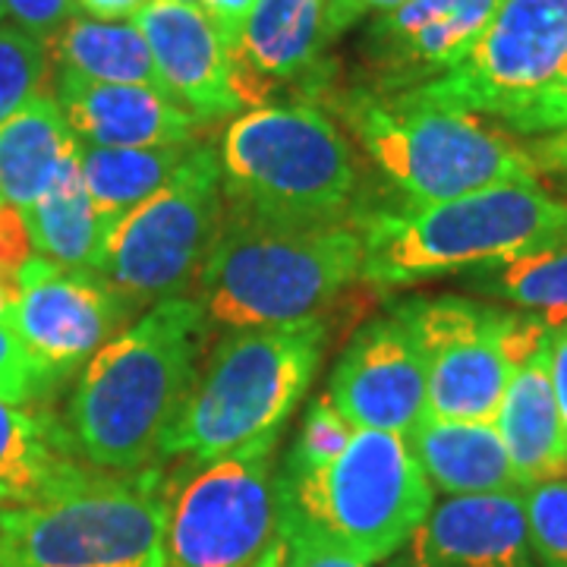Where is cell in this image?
<instances>
[{"label": "cell", "mask_w": 567, "mask_h": 567, "mask_svg": "<svg viewBox=\"0 0 567 567\" xmlns=\"http://www.w3.org/2000/svg\"><path fill=\"white\" fill-rule=\"evenodd\" d=\"M435 507L406 435L357 429L322 470L275 476V520H290L372 567L394 558Z\"/></svg>", "instance_id": "5"}, {"label": "cell", "mask_w": 567, "mask_h": 567, "mask_svg": "<svg viewBox=\"0 0 567 567\" xmlns=\"http://www.w3.org/2000/svg\"><path fill=\"white\" fill-rule=\"evenodd\" d=\"M350 133L406 196V205L457 199L498 183L539 181L527 145L480 114L435 107L410 92L357 89L341 102Z\"/></svg>", "instance_id": "6"}, {"label": "cell", "mask_w": 567, "mask_h": 567, "mask_svg": "<svg viewBox=\"0 0 567 567\" xmlns=\"http://www.w3.org/2000/svg\"><path fill=\"white\" fill-rule=\"evenodd\" d=\"M357 425L347 420L338 406L331 404V398L322 394L316 398L309 410H306L303 425L297 432V442L290 447V457L284 464L281 473H312V470H322L328 466L353 439Z\"/></svg>", "instance_id": "29"}, {"label": "cell", "mask_w": 567, "mask_h": 567, "mask_svg": "<svg viewBox=\"0 0 567 567\" xmlns=\"http://www.w3.org/2000/svg\"><path fill=\"white\" fill-rule=\"evenodd\" d=\"M177 3H193V7H199V0H177Z\"/></svg>", "instance_id": "43"}, {"label": "cell", "mask_w": 567, "mask_h": 567, "mask_svg": "<svg viewBox=\"0 0 567 567\" xmlns=\"http://www.w3.org/2000/svg\"><path fill=\"white\" fill-rule=\"evenodd\" d=\"M464 284L480 297L543 316L551 328L567 322V246L470 268Z\"/></svg>", "instance_id": "27"}, {"label": "cell", "mask_w": 567, "mask_h": 567, "mask_svg": "<svg viewBox=\"0 0 567 567\" xmlns=\"http://www.w3.org/2000/svg\"><path fill=\"white\" fill-rule=\"evenodd\" d=\"M429 360V416L495 423L511 375L543 344L551 324L536 312H507L464 297L394 306Z\"/></svg>", "instance_id": "10"}, {"label": "cell", "mask_w": 567, "mask_h": 567, "mask_svg": "<svg viewBox=\"0 0 567 567\" xmlns=\"http://www.w3.org/2000/svg\"><path fill=\"white\" fill-rule=\"evenodd\" d=\"M3 13L13 17V25L41 44L58 35L73 17H80L76 0H3Z\"/></svg>", "instance_id": "34"}, {"label": "cell", "mask_w": 567, "mask_h": 567, "mask_svg": "<svg viewBox=\"0 0 567 567\" xmlns=\"http://www.w3.org/2000/svg\"><path fill=\"white\" fill-rule=\"evenodd\" d=\"M0 567H7L3 565V505H0Z\"/></svg>", "instance_id": "42"}, {"label": "cell", "mask_w": 567, "mask_h": 567, "mask_svg": "<svg viewBox=\"0 0 567 567\" xmlns=\"http://www.w3.org/2000/svg\"><path fill=\"white\" fill-rule=\"evenodd\" d=\"M227 208L268 221H341L357 164L331 117L312 104H259L221 142Z\"/></svg>", "instance_id": "7"}, {"label": "cell", "mask_w": 567, "mask_h": 567, "mask_svg": "<svg viewBox=\"0 0 567 567\" xmlns=\"http://www.w3.org/2000/svg\"><path fill=\"white\" fill-rule=\"evenodd\" d=\"M35 256V246L29 237V227L20 208L0 199V281L17 293L22 268Z\"/></svg>", "instance_id": "35"}, {"label": "cell", "mask_w": 567, "mask_h": 567, "mask_svg": "<svg viewBox=\"0 0 567 567\" xmlns=\"http://www.w3.org/2000/svg\"><path fill=\"white\" fill-rule=\"evenodd\" d=\"M13 303H17V293L0 281V322L10 324V316H13Z\"/></svg>", "instance_id": "41"}, {"label": "cell", "mask_w": 567, "mask_h": 567, "mask_svg": "<svg viewBox=\"0 0 567 567\" xmlns=\"http://www.w3.org/2000/svg\"><path fill=\"white\" fill-rule=\"evenodd\" d=\"M527 152L533 155L539 171H548V174H555V177H561L567 183V130L533 140L527 145Z\"/></svg>", "instance_id": "38"}, {"label": "cell", "mask_w": 567, "mask_h": 567, "mask_svg": "<svg viewBox=\"0 0 567 567\" xmlns=\"http://www.w3.org/2000/svg\"><path fill=\"white\" fill-rule=\"evenodd\" d=\"M567 63V0H505L464 61L406 89L435 107L505 117Z\"/></svg>", "instance_id": "12"}, {"label": "cell", "mask_w": 567, "mask_h": 567, "mask_svg": "<svg viewBox=\"0 0 567 567\" xmlns=\"http://www.w3.org/2000/svg\"><path fill=\"white\" fill-rule=\"evenodd\" d=\"M3 17H7V13H3V0H0V20H3Z\"/></svg>", "instance_id": "44"}, {"label": "cell", "mask_w": 567, "mask_h": 567, "mask_svg": "<svg viewBox=\"0 0 567 567\" xmlns=\"http://www.w3.org/2000/svg\"><path fill=\"white\" fill-rule=\"evenodd\" d=\"M529 548L539 567H567V476L524 488Z\"/></svg>", "instance_id": "30"}, {"label": "cell", "mask_w": 567, "mask_h": 567, "mask_svg": "<svg viewBox=\"0 0 567 567\" xmlns=\"http://www.w3.org/2000/svg\"><path fill=\"white\" fill-rule=\"evenodd\" d=\"M133 22L148 41L171 102L181 104L199 123L244 111L230 54L199 7L152 0Z\"/></svg>", "instance_id": "16"}, {"label": "cell", "mask_w": 567, "mask_h": 567, "mask_svg": "<svg viewBox=\"0 0 567 567\" xmlns=\"http://www.w3.org/2000/svg\"><path fill=\"white\" fill-rule=\"evenodd\" d=\"M104 470L80 464L66 432L32 404L0 401V505L48 502Z\"/></svg>", "instance_id": "20"}, {"label": "cell", "mask_w": 567, "mask_h": 567, "mask_svg": "<svg viewBox=\"0 0 567 567\" xmlns=\"http://www.w3.org/2000/svg\"><path fill=\"white\" fill-rule=\"evenodd\" d=\"M80 152L54 92L22 104L0 123V199L25 212Z\"/></svg>", "instance_id": "23"}, {"label": "cell", "mask_w": 567, "mask_h": 567, "mask_svg": "<svg viewBox=\"0 0 567 567\" xmlns=\"http://www.w3.org/2000/svg\"><path fill=\"white\" fill-rule=\"evenodd\" d=\"M205 319L199 300L171 297L145 309L85 363L63 423L85 464L136 473L162 457L196 382Z\"/></svg>", "instance_id": "1"}, {"label": "cell", "mask_w": 567, "mask_h": 567, "mask_svg": "<svg viewBox=\"0 0 567 567\" xmlns=\"http://www.w3.org/2000/svg\"><path fill=\"white\" fill-rule=\"evenodd\" d=\"M196 142L152 148H89L80 145L82 183L104 221L117 224L177 174Z\"/></svg>", "instance_id": "26"}, {"label": "cell", "mask_w": 567, "mask_h": 567, "mask_svg": "<svg viewBox=\"0 0 567 567\" xmlns=\"http://www.w3.org/2000/svg\"><path fill=\"white\" fill-rule=\"evenodd\" d=\"M54 99L73 136L89 148H152L196 142L199 121L145 85L82 80L54 70Z\"/></svg>", "instance_id": "18"}, {"label": "cell", "mask_w": 567, "mask_h": 567, "mask_svg": "<svg viewBox=\"0 0 567 567\" xmlns=\"http://www.w3.org/2000/svg\"><path fill=\"white\" fill-rule=\"evenodd\" d=\"M548 353H551V388H555V401L561 410V423H565L567 435V322L551 328Z\"/></svg>", "instance_id": "40"}, {"label": "cell", "mask_w": 567, "mask_h": 567, "mask_svg": "<svg viewBox=\"0 0 567 567\" xmlns=\"http://www.w3.org/2000/svg\"><path fill=\"white\" fill-rule=\"evenodd\" d=\"M360 237V278L394 290L567 246V203L539 181L498 183L457 199L379 212Z\"/></svg>", "instance_id": "3"}, {"label": "cell", "mask_w": 567, "mask_h": 567, "mask_svg": "<svg viewBox=\"0 0 567 567\" xmlns=\"http://www.w3.org/2000/svg\"><path fill=\"white\" fill-rule=\"evenodd\" d=\"M502 123L511 133L529 136V140H539V136H551V133L567 130V63L558 70V76L548 82L546 89H539L529 102L505 114Z\"/></svg>", "instance_id": "32"}, {"label": "cell", "mask_w": 567, "mask_h": 567, "mask_svg": "<svg viewBox=\"0 0 567 567\" xmlns=\"http://www.w3.org/2000/svg\"><path fill=\"white\" fill-rule=\"evenodd\" d=\"M401 567H539L529 548L524 492L461 495L432 507Z\"/></svg>", "instance_id": "17"}, {"label": "cell", "mask_w": 567, "mask_h": 567, "mask_svg": "<svg viewBox=\"0 0 567 567\" xmlns=\"http://www.w3.org/2000/svg\"><path fill=\"white\" fill-rule=\"evenodd\" d=\"M505 0H406L369 29L379 92H406L464 61Z\"/></svg>", "instance_id": "15"}, {"label": "cell", "mask_w": 567, "mask_h": 567, "mask_svg": "<svg viewBox=\"0 0 567 567\" xmlns=\"http://www.w3.org/2000/svg\"><path fill=\"white\" fill-rule=\"evenodd\" d=\"M406 442L435 492L447 498L520 492L495 423L429 416L410 429Z\"/></svg>", "instance_id": "22"}, {"label": "cell", "mask_w": 567, "mask_h": 567, "mask_svg": "<svg viewBox=\"0 0 567 567\" xmlns=\"http://www.w3.org/2000/svg\"><path fill=\"white\" fill-rule=\"evenodd\" d=\"M328 44V0H259L230 54L244 104L262 102L271 85L319 80Z\"/></svg>", "instance_id": "19"}, {"label": "cell", "mask_w": 567, "mask_h": 567, "mask_svg": "<svg viewBox=\"0 0 567 567\" xmlns=\"http://www.w3.org/2000/svg\"><path fill=\"white\" fill-rule=\"evenodd\" d=\"M61 375H54L39 357L25 347L17 328L0 322V401L35 404Z\"/></svg>", "instance_id": "31"}, {"label": "cell", "mask_w": 567, "mask_h": 567, "mask_svg": "<svg viewBox=\"0 0 567 567\" xmlns=\"http://www.w3.org/2000/svg\"><path fill=\"white\" fill-rule=\"evenodd\" d=\"M35 256L48 262L102 275L104 249L114 224L104 221L95 208L80 171V152L63 164L54 183L41 193L35 205L22 212Z\"/></svg>", "instance_id": "24"}, {"label": "cell", "mask_w": 567, "mask_h": 567, "mask_svg": "<svg viewBox=\"0 0 567 567\" xmlns=\"http://www.w3.org/2000/svg\"><path fill=\"white\" fill-rule=\"evenodd\" d=\"M275 536L281 539L284 548L281 567H363L353 558H347L344 551L328 546L316 533L297 527L290 520H275Z\"/></svg>", "instance_id": "33"}, {"label": "cell", "mask_w": 567, "mask_h": 567, "mask_svg": "<svg viewBox=\"0 0 567 567\" xmlns=\"http://www.w3.org/2000/svg\"><path fill=\"white\" fill-rule=\"evenodd\" d=\"M360 271L363 237L344 221H268L227 208L199 271V303L230 331L306 322Z\"/></svg>", "instance_id": "2"}, {"label": "cell", "mask_w": 567, "mask_h": 567, "mask_svg": "<svg viewBox=\"0 0 567 567\" xmlns=\"http://www.w3.org/2000/svg\"><path fill=\"white\" fill-rule=\"evenodd\" d=\"M152 0H76V13L102 22H133Z\"/></svg>", "instance_id": "39"}, {"label": "cell", "mask_w": 567, "mask_h": 567, "mask_svg": "<svg viewBox=\"0 0 567 567\" xmlns=\"http://www.w3.org/2000/svg\"><path fill=\"white\" fill-rule=\"evenodd\" d=\"M406 0H328V35L338 39L353 22H360L365 13H388L398 10Z\"/></svg>", "instance_id": "37"}, {"label": "cell", "mask_w": 567, "mask_h": 567, "mask_svg": "<svg viewBox=\"0 0 567 567\" xmlns=\"http://www.w3.org/2000/svg\"><path fill=\"white\" fill-rule=\"evenodd\" d=\"M7 567H167L152 480L107 473L48 502L3 507Z\"/></svg>", "instance_id": "8"}, {"label": "cell", "mask_w": 567, "mask_h": 567, "mask_svg": "<svg viewBox=\"0 0 567 567\" xmlns=\"http://www.w3.org/2000/svg\"><path fill=\"white\" fill-rule=\"evenodd\" d=\"M548 344L551 331L533 350L527 363L511 375L502 410L495 416L520 492L536 483L567 476V435L551 388Z\"/></svg>", "instance_id": "21"}, {"label": "cell", "mask_w": 567, "mask_h": 567, "mask_svg": "<svg viewBox=\"0 0 567 567\" xmlns=\"http://www.w3.org/2000/svg\"><path fill=\"white\" fill-rule=\"evenodd\" d=\"M54 63L48 48L17 25H0V123L22 104L51 92Z\"/></svg>", "instance_id": "28"}, {"label": "cell", "mask_w": 567, "mask_h": 567, "mask_svg": "<svg viewBox=\"0 0 567 567\" xmlns=\"http://www.w3.org/2000/svg\"><path fill=\"white\" fill-rule=\"evenodd\" d=\"M324 344L322 319L230 331L189 388L162 457L208 464L271 454L322 365Z\"/></svg>", "instance_id": "4"}, {"label": "cell", "mask_w": 567, "mask_h": 567, "mask_svg": "<svg viewBox=\"0 0 567 567\" xmlns=\"http://www.w3.org/2000/svg\"><path fill=\"white\" fill-rule=\"evenodd\" d=\"M162 505L167 567H259L275 539L271 454L196 466Z\"/></svg>", "instance_id": "11"}, {"label": "cell", "mask_w": 567, "mask_h": 567, "mask_svg": "<svg viewBox=\"0 0 567 567\" xmlns=\"http://www.w3.org/2000/svg\"><path fill=\"white\" fill-rule=\"evenodd\" d=\"M130 319L133 309L102 275L32 256L17 284L10 324L54 375H66L130 328Z\"/></svg>", "instance_id": "13"}, {"label": "cell", "mask_w": 567, "mask_h": 567, "mask_svg": "<svg viewBox=\"0 0 567 567\" xmlns=\"http://www.w3.org/2000/svg\"><path fill=\"white\" fill-rule=\"evenodd\" d=\"M256 3L259 0H199V10L218 29L227 54H234V48H237V41L244 35L246 22L252 17Z\"/></svg>", "instance_id": "36"}, {"label": "cell", "mask_w": 567, "mask_h": 567, "mask_svg": "<svg viewBox=\"0 0 567 567\" xmlns=\"http://www.w3.org/2000/svg\"><path fill=\"white\" fill-rule=\"evenodd\" d=\"M324 394L357 429L410 435L425 416L429 360L398 309L353 334Z\"/></svg>", "instance_id": "14"}, {"label": "cell", "mask_w": 567, "mask_h": 567, "mask_svg": "<svg viewBox=\"0 0 567 567\" xmlns=\"http://www.w3.org/2000/svg\"><path fill=\"white\" fill-rule=\"evenodd\" d=\"M54 70L76 73L82 80L145 85L164 92L155 58L136 22H102L73 17L58 35L44 41ZM167 95V92H164Z\"/></svg>", "instance_id": "25"}, {"label": "cell", "mask_w": 567, "mask_h": 567, "mask_svg": "<svg viewBox=\"0 0 567 567\" xmlns=\"http://www.w3.org/2000/svg\"><path fill=\"white\" fill-rule=\"evenodd\" d=\"M221 218V155L196 142L177 174L114 224L102 278L133 312L183 297L203 271Z\"/></svg>", "instance_id": "9"}]
</instances>
